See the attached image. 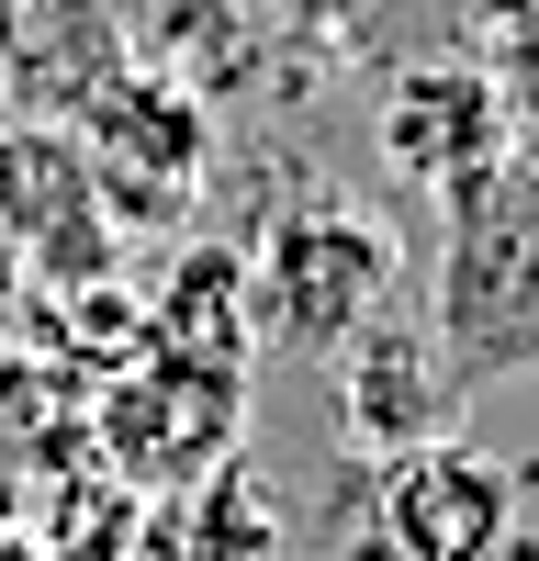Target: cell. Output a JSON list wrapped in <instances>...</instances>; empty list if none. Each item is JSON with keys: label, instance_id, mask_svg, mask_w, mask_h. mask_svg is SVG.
<instances>
[{"label": "cell", "instance_id": "277c9868", "mask_svg": "<svg viewBox=\"0 0 539 561\" xmlns=\"http://www.w3.org/2000/svg\"><path fill=\"white\" fill-rule=\"evenodd\" d=\"M506 505H517L506 472L483 449H461V438L382 460V550L393 561H483L506 539Z\"/></svg>", "mask_w": 539, "mask_h": 561}, {"label": "cell", "instance_id": "7a4b0ae2", "mask_svg": "<svg viewBox=\"0 0 539 561\" xmlns=\"http://www.w3.org/2000/svg\"><path fill=\"white\" fill-rule=\"evenodd\" d=\"M382 280H393V237L371 214L314 203V214L270 225L248 248V337H270V348H348L359 325H371Z\"/></svg>", "mask_w": 539, "mask_h": 561}, {"label": "cell", "instance_id": "9c48e42d", "mask_svg": "<svg viewBox=\"0 0 539 561\" xmlns=\"http://www.w3.org/2000/svg\"><path fill=\"white\" fill-rule=\"evenodd\" d=\"M0 561H45V539H23V528H0Z\"/></svg>", "mask_w": 539, "mask_h": 561}, {"label": "cell", "instance_id": "8992f818", "mask_svg": "<svg viewBox=\"0 0 539 561\" xmlns=\"http://www.w3.org/2000/svg\"><path fill=\"white\" fill-rule=\"evenodd\" d=\"M382 147L449 192V180H472V169L494 158V90H483L472 68H416V79L382 102Z\"/></svg>", "mask_w": 539, "mask_h": 561}, {"label": "cell", "instance_id": "3957f363", "mask_svg": "<svg viewBox=\"0 0 539 561\" xmlns=\"http://www.w3.org/2000/svg\"><path fill=\"white\" fill-rule=\"evenodd\" d=\"M237 382L248 370H203V359H147L135 382H113L102 438L147 494H203L237 449Z\"/></svg>", "mask_w": 539, "mask_h": 561}, {"label": "cell", "instance_id": "52a82bcc", "mask_svg": "<svg viewBox=\"0 0 539 561\" xmlns=\"http://www.w3.org/2000/svg\"><path fill=\"white\" fill-rule=\"evenodd\" d=\"M248 259L237 248H192L158 304V359H203V370H248Z\"/></svg>", "mask_w": 539, "mask_h": 561}, {"label": "cell", "instance_id": "6da1fadb", "mask_svg": "<svg viewBox=\"0 0 539 561\" xmlns=\"http://www.w3.org/2000/svg\"><path fill=\"white\" fill-rule=\"evenodd\" d=\"M427 337H438L461 393L506 382V370H539V169L483 158L472 180H449V248H438Z\"/></svg>", "mask_w": 539, "mask_h": 561}, {"label": "cell", "instance_id": "ba28073f", "mask_svg": "<svg viewBox=\"0 0 539 561\" xmlns=\"http://www.w3.org/2000/svg\"><path fill=\"white\" fill-rule=\"evenodd\" d=\"M102 113H113V124H135V135H90V169L158 158V192H180V180L203 169V113H192V102H169V90H113Z\"/></svg>", "mask_w": 539, "mask_h": 561}, {"label": "cell", "instance_id": "5b68a950", "mask_svg": "<svg viewBox=\"0 0 539 561\" xmlns=\"http://www.w3.org/2000/svg\"><path fill=\"white\" fill-rule=\"evenodd\" d=\"M449 404H461V382H449V359H438L427 325L371 314L348 337V449H371V460L438 449L449 438Z\"/></svg>", "mask_w": 539, "mask_h": 561}]
</instances>
